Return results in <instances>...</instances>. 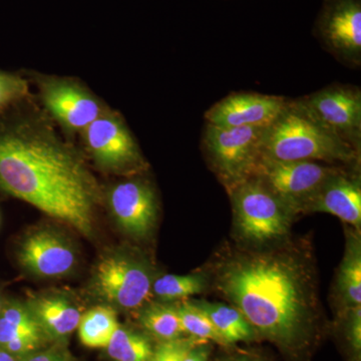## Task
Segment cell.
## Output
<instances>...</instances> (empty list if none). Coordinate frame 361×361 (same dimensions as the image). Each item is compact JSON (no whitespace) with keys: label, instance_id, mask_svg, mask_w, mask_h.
<instances>
[{"label":"cell","instance_id":"5b68a950","mask_svg":"<svg viewBox=\"0 0 361 361\" xmlns=\"http://www.w3.org/2000/svg\"><path fill=\"white\" fill-rule=\"evenodd\" d=\"M154 271L144 256L127 249H116L97 261L90 280L92 297L114 310H137L152 295Z\"/></svg>","mask_w":361,"mask_h":361},{"label":"cell","instance_id":"8fae6325","mask_svg":"<svg viewBox=\"0 0 361 361\" xmlns=\"http://www.w3.org/2000/svg\"><path fill=\"white\" fill-rule=\"evenodd\" d=\"M37 82L42 104L68 134H82L109 110L99 97L73 80L42 77Z\"/></svg>","mask_w":361,"mask_h":361},{"label":"cell","instance_id":"d4e9b609","mask_svg":"<svg viewBox=\"0 0 361 361\" xmlns=\"http://www.w3.org/2000/svg\"><path fill=\"white\" fill-rule=\"evenodd\" d=\"M28 94L30 87L25 78L0 71V114L23 102Z\"/></svg>","mask_w":361,"mask_h":361},{"label":"cell","instance_id":"52a82bcc","mask_svg":"<svg viewBox=\"0 0 361 361\" xmlns=\"http://www.w3.org/2000/svg\"><path fill=\"white\" fill-rule=\"evenodd\" d=\"M80 135L90 158L102 170L140 176L148 169L139 145L118 114L104 111Z\"/></svg>","mask_w":361,"mask_h":361},{"label":"cell","instance_id":"277c9868","mask_svg":"<svg viewBox=\"0 0 361 361\" xmlns=\"http://www.w3.org/2000/svg\"><path fill=\"white\" fill-rule=\"evenodd\" d=\"M231 198L234 225L242 241L268 246L283 240L297 214L256 178L250 177L227 191Z\"/></svg>","mask_w":361,"mask_h":361},{"label":"cell","instance_id":"2e32d148","mask_svg":"<svg viewBox=\"0 0 361 361\" xmlns=\"http://www.w3.org/2000/svg\"><path fill=\"white\" fill-rule=\"evenodd\" d=\"M47 341L27 303L6 300L0 311V348L23 357L44 348Z\"/></svg>","mask_w":361,"mask_h":361},{"label":"cell","instance_id":"30bf717a","mask_svg":"<svg viewBox=\"0 0 361 361\" xmlns=\"http://www.w3.org/2000/svg\"><path fill=\"white\" fill-rule=\"evenodd\" d=\"M313 35L341 65L361 66V0H323Z\"/></svg>","mask_w":361,"mask_h":361},{"label":"cell","instance_id":"ac0fdd59","mask_svg":"<svg viewBox=\"0 0 361 361\" xmlns=\"http://www.w3.org/2000/svg\"><path fill=\"white\" fill-rule=\"evenodd\" d=\"M336 284L343 310L361 305V242L357 230L346 233L345 252Z\"/></svg>","mask_w":361,"mask_h":361},{"label":"cell","instance_id":"4316f807","mask_svg":"<svg viewBox=\"0 0 361 361\" xmlns=\"http://www.w3.org/2000/svg\"><path fill=\"white\" fill-rule=\"evenodd\" d=\"M198 343H202V341L188 336L175 341L158 342L149 361H182L188 351Z\"/></svg>","mask_w":361,"mask_h":361},{"label":"cell","instance_id":"8992f818","mask_svg":"<svg viewBox=\"0 0 361 361\" xmlns=\"http://www.w3.org/2000/svg\"><path fill=\"white\" fill-rule=\"evenodd\" d=\"M267 128H227L206 123L201 147L209 167L227 191L253 175Z\"/></svg>","mask_w":361,"mask_h":361},{"label":"cell","instance_id":"7402d4cb","mask_svg":"<svg viewBox=\"0 0 361 361\" xmlns=\"http://www.w3.org/2000/svg\"><path fill=\"white\" fill-rule=\"evenodd\" d=\"M106 348L113 361H149L155 349L146 334L122 325H118Z\"/></svg>","mask_w":361,"mask_h":361},{"label":"cell","instance_id":"603a6c76","mask_svg":"<svg viewBox=\"0 0 361 361\" xmlns=\"http://www.w3.org/2000/svg\"><path fill=\"white\" fill-rule=\"evenodd\" d=\"M207 278L204 274H166L155 278L152 294L163 302H179L206 290Z\"/></svg>","mask_w":361,"mask_h":361},{"label":"cell","instance_id":"f1b7e54d","mask_svg":"<svg viewBox=\"0 0 361 361\" xmlns=\"http://www.w3.org/2000/svg\"><path fill=\"white\" fill-rule=\"evenodd\" d=\"M211 355L210 342L196 344L184 356L182 361H209Z\"/></svg>","mask_w":361,"mask_h":361},{"label":"cell","instance_id":"cb8c5ba5","mask_svg":"<svg viewBox=\"0 0 361 361\" xmlns=\"http://www.w3.org/2000/svg\"><path fill=\"white\" fill-rule=\"evenodd\" d=\"M177 304L180 323L185 336L202 342H212L226 346L208 315L194 301H179Z\"/></svg>","mask_w":361,"mask_h":361},{"label":"cell","instance_id":"6da1fadb","mask_svg":"<svg viewBox=\"0 0 361 361\" xmlns=\"http://www.w3.org/2000/svg\"><path fill=\"white\" fill-rule=\"evenodd\" d=\"M316 281L310 254L292 246L233 252L215 275L221 295L292 360L307 355L320 336Z\"/></svg>","mask_w":361,"mask_h":361},{"label":"cell","instance_id":"3957f363","mask_svg":"<svg viewBox=\"0 0 361 361\" xmlns=\"http://www.w3.org/2000/svg\"><path fill=\"white\" fill-rule=\"evenodd\" d=\"M260 160L312 161L360 170V152L314 120L295 99L265 130Z\"/></svg>","mask_w":361,"mask_h":361},{"label":"cell","instance_id":"e0dca14e","mask_svg":"<svg viewBox=\"0 0 361 361\" xmlns=\"http://www.w3.org/2000/svg\"><path fill=\"white\" fill-rule=\"evenodd\" d=\"M47 341L61 344L78 329L82 310L68 294L49 292L32 297L27 301Z\"/></svg>","mask_w":361,"mask_h":361},{"label":"cell","instance_id":"ba28073f","mask_svg":"<svg viewBox=\"0 0 361 361\" xmlns=\"http://www.w3.org/2000/svg\"><path fill=\"white\" fill-rule=\"evenodd\" d=\"M344 168L348 167L320 161L259 160L251 177L260 180L298 216L320 187Z\"/></svg>","mask_w":361,"mask_h":361},{"label":"cell","instance_id":"f546056e","mask_svg":"<svg viewBox=\"0 0 361 361\" xmlns=\"http://www.w3.org/2000/svg\"><path fill=\"white\" fill-rule=\"evenodd\" d=\"M221 361H263L261 358L257 356H253L250 355H237L230 356V357L225 358Z\"/></svg>","mask_w":361,"mask_h":361},{"label":"cell","instance_id":"484cf974","mask_svg":"<svg viewBox=\"0 0 361 361\" xmlns=\"http://www.w3.org/2000/svg\"><path fill=\"white\" fill-rule=\"evenodd\" d=\"M343 334L353 360L360 361L361 305L343 310Z\"/></svg>","mask_w":361,"mask_h":361},{"label":"cell","instance_id":"7c38bea8","mask_svg":"<svg viewBox=\"0 0 361 361\" xmlns=\"http://www.w3.org/2000/svg\"><path fill=\"white\" fill-rule=\"evenodd\" d=\"M109 208L116 224L135 239H145L153 232L158 219V198L153 185L142 178L122 180L109 190Z\"/></svg>","mask_w":361,"mask_h":361},{"label":"cell","instance_id":"7a4b0ae2","mask_svg":"<svg viewBox=\"0 0 361 361\" xmlns=\"http://www.w3.org/2000/svg\"><path fill=\"white\" fill-rule=\"evenodd\" d=\"M0 192L94 236L101 187L77 149L42 118H0Z\"/></svg>","mask_w":361,"mask_h":361},{"label":"cell","instance_id":"4fadbf2b","mask_svg":"<svg viewBox=\"0 0 361 361\" xmlns=\"http://www.w3.org/2000/svg\"><path fill=\"white\" fill-rule=\"evenodd\" d=\"M289 97L260 94L255 92H238L228 94L214 104L204 115L206 123L220 127L268 128L275 122Z\"/></svg>","mask_w":361,"mask_h":361},{"label":"cell","instance_id":"5bb4252c","mask_svg":"<svg viewBox=\"0 0 361 361\" xmlns=\"http://www.w3.org/2000/svg\"><path fill=\"white\" fill-rule=\"evenodd\" d=\"M18 257L23 269L40 278L66 276L78 263L77 252L70 242L49 229L28 234L21 242Z\"/></svg>","mask_w":361,"mask_h":361},{"label":"cell","instance_id":"d6986e66","mask_svg":"<svg viewBox=\"0 0 361 361\" xmlns=\"http://www.w3.org/2000/svg\"><path fill=\"white\" fill-rule=\"evenodd\" d=\"M208 315L226 346L238 342L255 341L257 332L236 307L227 304L194 301Z\"/></svg>","mask_w":361,"mask_h":361},{"label":"cell","instance_id":"44dd1931","mask_svg":"<svg viewBox=\"0 0 361 361\" xmlns=\"http://www.w3.org/2000/svg\"><path fill=\"white\" fill-rule=\"evenodd\" d=\"M118 325L116 310L101 304L82 313L77 329L78 337L87 348H106Z\"/></svg>","mask_w":361,"mask_h":361},{"label":"cell","instance_id":"4dcf8cb0","mask_svg":"<svg viewBox=\"0 0 361 361\" xmlns=\"http://www.w3.org/2000/svg\"><path fill=\"white\" fill-rule=\"evenodd\" d=\"M0 361H20V357L0 348Z\"/></svg>","mask_w":361,"mask_h":361},{"label":"cell","instance_id":"9a60e30c","mask_svg":"<svg viewBox=\"0 0 361 361\" xmlns=\"http://www.w3.org/2000/svg\"><path fill=\"white\" fill-rule=\"evenodd\" d=\"M327 213L360 231L361 227V180L360 170L344 168L330 177L301 214Z\"/></svg>","mask_w":361,"mask_h":361},{"label":"cell","instance_id":"83f0119b","mask_svg":"<svg viewBox=\"0 0 361 361\" xmlns=\"http://www.w3.org/2000/svg\"><path fill=\"white\" fill-rule=\"evenodd\" d=\"M20 361H73L70 353L61 344L56 343L52 348L35 351L20 357Z\"/></svg>","mask_w":361,"mask_h":361},{"label":"cell","instance_id":"ffe728a7","mask_svg":"<svg viewBox=\"0 0 361 361\" xmlns=\"http://www.w3.org/2000/svg\"><path fill=\"white\" fill-rule=\"evenodd\" d=\"M139 322L147 336L158 342L184 337L176 302H148L140 308Z\"/></svg>","mask_w":361,"mask_h":361},{"label":"cell","instance_id":"9c48e42d","mask_svg":"<svg viewBox=\"0 0 361 361\" xmlns=\"http://www.w3.org/2000/svg\"><path fill=\"white\" fill-rule=\"evenodd\" d=\"M325 129L361 152V90L334 82L295 99Z\"/></svg>","mask_w":361,"mask_h":361},{"label":"cell","instance_id":"1f68e13d","mask_svg":"<svg viewBox=\"0 0 361 361\" xmlns=\"http://www.w3.org/2000/svg\"><path fill=\"white\" fill-rule=\"evenodd\" d=\"M4 302H6V299L4 298L1 292H0V311H1L2 307H4Z\"/></svg>","mask_w":361,"mask_h":361}]
</instances>
